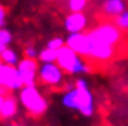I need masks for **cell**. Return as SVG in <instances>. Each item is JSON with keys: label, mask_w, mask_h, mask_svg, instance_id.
<instances>
[{"label": "cell", "mask_w": 128, "mask_h": 126, "mask_svg": "<svg viewBox=\"0 0 128 126\" xmlns=\"http://www.w3.org/2000/svg\"><path fill=\"white\" fill-rule=\"evenodd\" d=\"M127 32L128 31H122L118 26H116L113 22L104 21L103 24H99L96 28L90 29L88 32V35L93 40L112 44V46L121 49V46L125 44V33Z\"/></svg>", "instance_id": "7a4b0ae2"}, {"label": "cell", "mask_w": 128, "mask_h": 126, "mask_svg": "<svg viewBox=\"0 0 128 126\" xmlns=\"http://www.w3.org/2000/svg\"><path fill=\"white\" fill-rule=\"evenodd\" d=\"M0 86H6L10 90L21 89L24 86L22 79L20 76V72L17 68L8 64H3L0 66Z\"/></svg>", "instance_id": "9c48e42d"}, {"label": "cell", "mask_w": 128, "mask_h": 126, "mask_svg": "<svg viewBox=\"0 0 128 126\" xmlns=\"http://www.w3.org/2000/svg\"><path fill=\"white\" fill-rule=\"evenodd\" d=\"M0 58L4 64H8V65H16L18 64V57H17V53L11 49H6L0 53Z\"/></svg>", "instance_id": "4fadbf2b"}, {"label": "cell", "mask_w": 128, "mask_h": 126, "mask_svg": "<svg viewBox=\"0 0 128 126\" xmlns=\"http://www.w3.org/2000/svg\"><path fill=\"white\" fill-rule=\"evenodd\" d=\"M116 56H121V49L90 39V53H89V57L86 58V60H89L90 66H92V64L93 65L107 64Z\"/></svg>", "instance_id": "5b68a950"}, {"label": "cell", "mask_w": 128, "mask_h": 126, "mask_svg": "<svg viewBox=\"0 0 128 126\" xmlns=\"http://www.w3.org/2000/svg\"><path fill=\"white\" fill-rule=\"evenodd\" d=\"M24 56L28 57V58H35L36 56H38V53H36V50L34 47H25V50H24Z\"/></svg>", "instance_id": "d6986e66"}, {"label": "cell", "mask_w": 128, "mask_h": 126, "mask_svg": "<svg viewBox=\"0 0 128 126\" xmlns=\"http://www.w3.org/2000/svg\"><path fill=\"white\" fill-rule=\"evenodd\" d=\"M64 46V40L60 38H56V39H52L50 42L48 43V47L49 49H53V50H58Z\"/></svg>", "instance_id": "ac0fdd59"}, {"label": "cell", "mask_w": 128, "mask_h": 126, "mask_svg": "<svg viewBox=\"0 0 128 126\" xmlns=\"http://www.w3.org/2000/svg\"><path fill=\"white\" fill-rule=\"evenodd\" d=\"M3 100H4V97L3 96H0V107H2V104H3Z\"/></svg>", "instance_id": "7402d4cb"}, {"label": "cell", "mask_w": 128, "mask_h": 126, "mask_svg": "<svg viewBox=\"0 0 128 126\" xmlns=\"http://www.w3.org/2000/svg\"><path fill=\"white\" fill-rule=\"evenodd\" d=\"M56 64L64 72L71 73V75L81 73V72H89L90 71V64L88 61H82V58L72 49L68 47L67 44L57 50Z\"/></svg>", "instance_id": "277c9868"}, {"label": "cell", "mask_w": 128, "mask_h": 126, "mask_svg": "<svg viewBox=\"0 0 128 126\" xmlns=\"http://www.w3.org/2000/svg\"><path fill=\"white\" fill-rule=\"evenodd\" d=\"M64 26L70 33H78V32H82L86 26V17L84 15L81 11L78 13H71L70 15L66 18L64 22Z\"/></svg>", "instance_id": "30bf717a"}, {"label": "cell", "mask_w": 128, "mask_h": 126, "mask_svg": "<svg viewBox=\"0 0 128 126\" xmlns=\"http://www.w3.org/2000/svg\"><path fill=\"white\" fill-rule=\"evenodd\" d=\"M63 104L70 110H78L84 117L93 114V96L88 86H75L68 90L63 97Z\"/></svg>", "instance_id": "6da1fadb"}, {"label": "cell", "mask_w": 128, "mask_h": 126, "mask_svg": "<svg viewBox=\"0 0 128 126\" xmlns=\"http://www.w3.org/2000/svg\"><path fill=\"white\" fill-rule=\"evenodd\" d=\"M10 42H11V33L0 28V46H7Z\"/></svg>", "instance_id": "e0dca14e"}, {"label": "cell", "mask_w": 128, "mask_h": 126, "mask_svg": "<svg viewBox=\"0 0 128 126\" xmlns=\"http://www.w3.org/2000/svg\"><path fill=\"white\" fill-rule=\"evenodd\" d=\"M18 112V103L16 97L11 94L6 96L3 100V104L0 107V119H11Z\"/></svg>", "instance_id": "8fae6325"}, {"label": "cell", "mask_w": 128, "mask_h": 126, "mask_svg": "<svg viewBox=\"0 0 128 126\" xmlns=\"http://www.w3.org/2000/svg\"><path fill=\"white\" fill-rule=\"evenodd\" d=\"M113 24L116 26H118L120 29H122V31H128V11L124 10L118 15L113 17Z\"/></svg>", "instance_id": "5bb4252c"}, {"label": "cell", "mask_w": 128, "mask_h": 126, "mask_svg": "<svg viewBox=\"0 0 128 126\" xmlns=\"http://www.w3.org/2000/svg\"><path fill=\"white\" fill-rule=\"evenodd\" d=\"M20 100L32 118H39L48 111V100L40 94L36 86H24L20 91Z\"/></svg>", "instance_id": "3957f363"}, {"label": "cell", "mask_w": 128, "mask_h": 126, "mask_svg": "<svg viewBox=\"0 0 128 126\" xmlns=\"http://www.w3.org/2000/svg\"><path fill=\"white\" fill-rule=\"evenodd\" d=\"M4 17H6V10H4V7L0 4V26L4 25Z\"/></svg>", "instance_id": "ffe728a7"}, {"label": "cell", "mask_w": 128, "mask_h": 126, "mask_svg": "<svg viewBox=\"0 0 128 126\" xmlns=\"http://www.w3.org/2000/svg\"><path fill=\"white\" fill-rule=\"evenodd\" d=\"M3 65V61H2V58H0V66Z\"/></svg>", "instance_id": "cb8c5ba5"}, {"label": "cell", "mask_w": 128, "mask_h": 126, "mask_svg": "<svg viewBox=\"0 0 128 126\" xmlns=\"http://www.w3.org/2000/svg\"><path fill=\"white\" fill-rule=\"evenodd\" d=\"M124 7L125 6L122 0H106L104 4H103V14L107 18L116 17L124 11Z\"/></svg>", "instance_id": "7c38bea8"}, {"label": "cell", "mask_w": 128, "mask_h": 126, "mask_svg": "<svg viewBox=\"0 0 128 126\" xmlns=\"http://www.w3.org/2000/svg\"><path fill=\"white\" fill-rule=\"evenodd\" d=\"M17 69L20 72V76L22 79L24 86H36V75H38V63L35 58H28L25 57L24 60L18 63Z\"/></svg>", "instance_id": "ba28073f"}, {"label": "cell", "mask_w": 128, "mask_h": 126, "mask_svg": "<svg viewBox=\"0 0 128 126\" xmlns=\"http://www.w3.org/2000/svg\"><path fill=\"white\" fill-rule=\"evenodd\" d=\"M86 4V0H68V6H70V10L72 13H78L85 7Z\"/></svg>", "instance_id": "2e32d148"}, {"label": "cell", "mask_w": 128, "mask_h": 126, "mask_svg": "<svg viewBox=\"0 0 128 126\" xmlns=\"http://www.w3.org/2000/svg\"><path fill=\"white\" fill-rule=\"evenodd\" d=\"M39 60L42 63H54L56 58H57V50H53V49H45L38 54Z\"/></svg>", "instance_id": "9a60e30c"}, {"label": "cell", "mask_w": 128, "mask_h": 126, "mask_svg": "<svg viewBox=\"0 0 128 126\" xmlns=\"http://www.w3.org/2000/svg\"><path fill=\"white\" fill-rule=\"evenodd\" d=\"M6 49H7V46H0V53H2L3 50H6Z\"/></svg>", "instance_id": "44dd1931"}, {"label": "cell", "mask_w": 128, "mask_h": 126, "mask_svg": "<svg viewBox=\"0 0 128 126\" xmlns=\"http://www.w3.org/2000/svg\"><path fill=\"white\" fill-rule=\"evenodd\" d=\"M66 44H67L70 49H72L78 56H81L82 58L86 60L89 57L90 53V38L88 33H71L70 36L66 40Z\"/></svg>", "instance_id": "52a82bcc"}, {"label": "cell", "mask_w": 128, "mask_h": 126, "mask_svg": "<svg viewBox=\"0 0 128 126\" xmlns=\"http://www.w3.org/2000/svg\"><path fill=\"white\" fill-rule=\"evenodd\" d=\"M64 71L57 64L53 63H43V65L38 71V78L42 85L52 86V87H61L66 89L67 83L64 82Z\"/></svg>", "instance_id": "8992f818"}, {"label": "cell", "mask_w": 128, "mask_h": 126, "mask_svg": "<svg viewBox=\"0 0 128 126\" xmlns=\"http://www.w3.org/2000/svg\"><path fill=\"white\" fill-rule=\"evenodd\" d=\"M10 126H21V125H17V123H13V125H10Z\"/></svg>", "instance_id": "603a6c76"}]
</instances>
